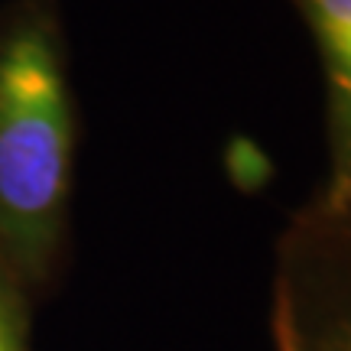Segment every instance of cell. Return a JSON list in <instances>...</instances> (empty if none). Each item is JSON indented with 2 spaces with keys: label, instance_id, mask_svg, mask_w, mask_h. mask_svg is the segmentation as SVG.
Instances as JSON below:
<instances>
[{
  "label": "cell",
  "instance_id": "obj_2",
  "mask_svg": "<svg viewBox=\"0 0 351 351\" xmlns=\"http://www.w3.org/2000/svg\"><path fill=\"white\" fill-rule=\"evenodd\" d=\"M274 351H351V173L289 215L270 274Z\"/></svg>",
  "mask_w": 351,
  "mask_h": 351
},
{
  "label": "cell",
  "instance_id": "obj_4",
  "mask_svg": "<svg viewBox=\"0 0 351 351\" xmlns=\"http://www.w3.org/2000/svg\"><path fill=\"white\" fill-rule=\"evenodd\" d=\"M26 296L0 267V351H29L26 341Z\"/></svg>",
  "mask_w": 351,
  "mask_h": 351
},
{
  "label": "cell",
  "instance_id": "obj_1",
  "mask_svg": "<svg viewBox=\"0 0 351 351\" xmlns=\"http://www.w3.org/2000/svg\"><path fill=\"white\" fill-rule=\"evenodd\" d=\"M75 176V101L56 0L0 13V267L26 300L59 276Z\"/></svg>",
  "mask_w": 351,
  "mask_h": 351
},
{
  "label": "cell",
  "instance_id": "obj_3",
  "mask_svg": "<svg viewBox=\"0 0 351 351\" xmlns=\"http://www.w3.org/2000/svg\"><path fill=\"white\" fill-rule=\"evenodd\" d=\"M319 49L326 82V179L351 173V0H293Z\"/></svg>",
  "mask_w": 351,
  "mask_h": 351
}]
</instances>
